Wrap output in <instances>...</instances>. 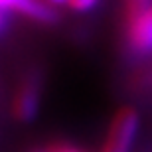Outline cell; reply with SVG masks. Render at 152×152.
I'll use <instances>...</instances> for the list:
<instances>
[{
	"mask_svg": "<svg viewBox=\"0 0 152 152\" xmlns=\"http://www.w3.org/2000/svg\"><path fill=\"white\" fill-rule=\"evenodd\" d=\"M124 38L130 53L138 57L152 56V4L134 20L126 22Z\"/></svg>",
	"mask_w": 152,
	"mask_h": 152,
	"instance_id": "obj_2",
	"label": "cell"
},
{
	"mask_svg": "<svg viewBox=\"0 0 152 152\" xmlns=\"http://www.w3.org/2000/svg\"><path fill=\"white\" fill-rule=\"evenodd\" d=\"M0 10L16 12L39 24H53L57 20V12L45 0H0Z\"/></svg>",
	"mask_w": 152,
	"mask_h": 152,
	"instance_id": "obj_4",
	"label": "cell"
},
{
	"mask_svg": "<svg viewBox=\"0 0 152 152\" xmlns=\"http://www.w3.org/2000/svg\"><path fill=\"white\" fill-rule=\"evenodd\" d=\"M8 24H10V18H8V12L0 10V34H2V32H6V28H8Z\"/></svg>",
	"mask_w": 152,
	"mask_h": 152,
	"instance_id": "obj_7",
	"label": "cell"
},
{
	"mask_svg": "<svg viewBox=\"0 0 152 152\" xmlns=\"http://www.w3.org/2000/svg\"><path fill=\"white\" fill-rule=\"evenodd\" d=\"M101 0H67V6L75 12H91L93 8H97Z\"/></svg>",
	"mask_w": 152,
	"mask_h": 152,
	"instance_id": "obj_6",
	"label": "cell"
},
{
	"mask_svg": "<svg viewBox=\"0 0 152 152\" xmlns=\"http://www.w3.org/2000/svg\"><path fill=\"white\" fill-rule=\"evenodd\" d=\"M50 152H81V150H77V148H73V146H65V144H59V146H53Z\"/></svg>",
	"mask_w": 152,
	"mask_h": 152,
	"instance_id": "obj_8",
	"label": "cell"
},
{
	"mask_svg": "<svg viewBox=\"0 0 152 152\" xmlns=\"http://www.w3.org/2000/svg\"><path fill=\"white\" fill-rule=\"evenodd\" d=\"M39 93H42V81L38 75H28L24 83L18 87L14 97V115L20 121H32L38 115L39 109Z\"/></svg>",
	"mask_w": 152,
	"mask_h": 152,
	"instance_id": "obj_3",
	"label": "cell"
},
{
	"mask_svg": "<svg viewBox=\"0 0 152 152\" xmlns=\"http://www.w3.org/2000/svg\"><path fill=\"white\" fill-rule=\"evenodd\" d=\"M140 129V117L132 107H124L115 115L101 152H130Z\"/></svg>",
	"mask_w": 152,
	"mask_h": 152,
	"instance_id": "obj_1",
	"label": "cell"
},
{
	"mask_svg": "<svg viewBox=\"0 0 152 152\" xmlns=\"http://www.w3.org/2000/svg\"><path fill=\"white\" fill-rule=\"evenodd\" d=\"M150 4H152V0H124V20H126V22L134 20V18L138 16V14H142Z\"/></svg>",
	"mask_w": 152,
	"mask_h": 152,
	"instance_id": "obj_5",
	"label": "cell"
},
{
	"mask_svg": "<svg viewBox=\"0 0 152 152\" xmlns=\"http://www.w3.org/2000/svg\"><path fill=\"white\" fill-rule=\"evenodd\" d=\"M50 6H57V4H67V0H45Z\"/></svg>",
	"mask_w": 152,
	"mask_h": 152,
	"instance_id": "obj_9",
	"label": "cell"
}]
</instances>
